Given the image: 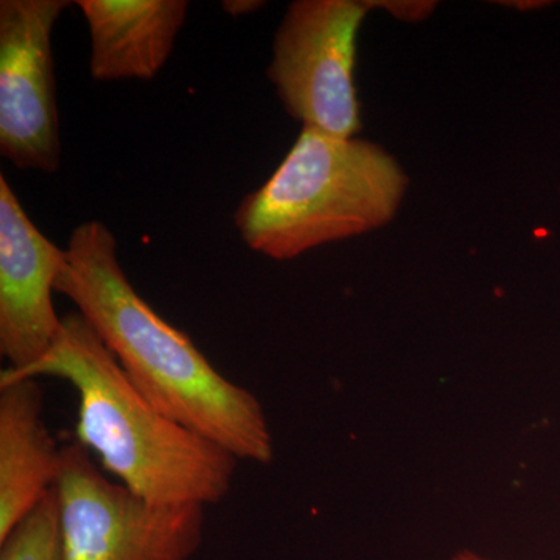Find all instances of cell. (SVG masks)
Returning a JSON list of instances; mask_svg holds the SVG:
<instances>
[{"instance_id":"obj_1","label":"cell","mask_w":560,"mask_h":560,"mask_svg":"<svg viewBox=\"0 0 560 560\" xmlns=\"http://www.w3.org/2000/svg\"><path fill=\"white\" fill-rule=\"evenodd\" d=\"M65 253L57 293L77 305L136 388L162 415L235 458L270 464L275 442L259 399L223 377L140 298L121 268L113 231L102 221H83Z\"/></svg>"},{"instance_id":"obj_2","label":"cell","mask_w":560,"mask_h":560,"mask_svg":"<svg viewBox=\"0 0 560 560\" xmlns=\"http://www.w3.org/2000/svg\"><path fill=\"white\" fill-rule=\"evenodd\" d=\"M55 377L79 394L77 438L120 485L156 504H209L226 499L237 458L162 415L128 378L83 316H62L46 355L0 378Z\"/></svg>"},{"instance_id":"obj_3","label":"cell","mask_w":560,"mask_h":560,"mask_svg":"<svg viewBox=\"0 0 560 560\" xmlns=\"http://www.w3.org/2000/svg\"><path fill=\"white\" fill-rule=\"evenodd\" d=\"M407 187L399 162L377 143L302 127L270 178L243 198L234 223L248 248L296 259L385 226Z\"/></svg>"},{"instance_id":"obj_4","label":"cell","mask_w":560,"mask_h":560,"mask_svg":"<svg viewBox=\"0 0 560 560\" xmlns=\"http://www.w3.org/2000/svg\"><path fill=\"white\" fill-rule=\"evenodd\" d=\"M65 560H191L206 506L156 504L109 481L80 442L61 448L55 485Z\"/></svg>"},{"instance_id":"obj_5","label":"cell","mask_w":560,"mask_h":560,"mask_svg":"<svg viewBox=\"0 0 560 560\" xmlns=\"http://www.w3.org/2000/svg\"><path fill=\"white\" fill-rule=\"evenodd\" d=\"M370 10L357 0L290 3L267 73L283 108L302 127L341 139L359 135L357 39Z\"/></svg>"},{"instance_id":"obj_6","label":"cell","mask_w":560,"mask_h":560,"mask_svg":"<svg viewBox=\"0 0 560 560\" xmlns=\"http://www.w3.org/2000/svg\"><path fill=\"white\" fill-rule=\"evenodd\" d=\"M68 0L0 2V154L20 171L61 167L51 35Z\"/></svg>"},{"instance_id":"obj_7","label":"cell","mask_w":560,"mask_h":560,"mask_svg":"<svg viewBox=\"0 0 560 560\" xmlns=\"http://www.w3.org/2000/svg\"><path fill=\"white\" fill-rule=\"evenodd\" d=\"M65 260L0 175V353L10 370L31 366L57 340L62 318L51 294Z\"/></svg>"},{"instance_id":"obj_8","label":"cell","mask_w":560,"mask_h":560,"mask_svg":"<svg viewBox=\"0 0 560 560\" xmlns=\"http://www.w3.org/2000/svg\"><path fill=\"white\" fill-rule=\"evenodd\" d=\"M39 378H0V541L57 485L61 448L44 422Z\"/></svg>"},{"instance_id":"obj_9","label":"cell","mask_w":560,"mask_h":560,"mask_svg":"<svg viewBox=\"0 0 560 560\" xmlns=\"http://www.w3.org/2000/svg\"><path fill=\"white\" fill-rule=\"evenodd\" d=\"M91 38L95 81L153 80L186 22V0H79Z\"/></svg>"},{"instance_id":"obj_10","label":"cell","mask_w":560,"mask_h":560,"mask_svg":"<svg viewBox=\"0 0 560 560\" xmlns=\"http://www.w3.org/2000/svg\"><path fill=\"white\" fill-rule=\"evenodd\" d=\"M0 560H65L55 489L0 541Z\"/></svg>"},{"instance_id":"obj_11","label":"cell","mask_w":560,"mask_h":560,"mask_svg":"<svg viewBox=\"0 0 560 560\" xmlns=\"http://www.w3.org/2000/svg\"><path fill=\"white\" fill-rule=\"evenodd\" d=\"M370 9H385L390 14L397 18V20L404 21H420L423 18L429 16L433 11L434 2H422V0H416V2H399V0H366Z\"/></svg>"},{"instance_id":"obj_12","label":"cell","mask_w":560,"mask_h":560,"mask_svg":"<svg viewBox=\"0 0 560 560\" xmlns=\"http://www.w3.org/2000/svg\"><path fill=\"white\" fill-rule=\"evenodd\" d=\"M264 5L265 2H259V0H224V2H221V9L232 18L246 16V14L254 13Z\"/></svg>"},{"instance_id":"obj_13","label":"cell","mask_w":560,"mask_h":560,"mask_svg":"<svg viewBox=\"0 0 560 560\" xmlns=\"http://www.w3.org/2000/svg\"><path fill=\"white\" fill-rule=\"evenodd\" d=\"M453 560H490L488 558H482V556H478L477 552L474 551H459L458 555L453 558Z\"/></svg>"}]
</instances>
